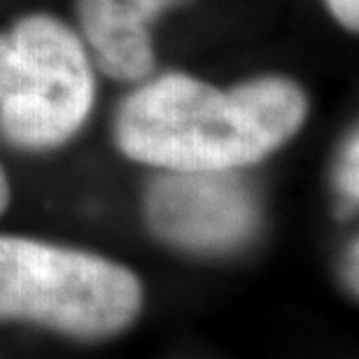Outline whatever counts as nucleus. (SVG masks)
Instances as JSON below:
<instances>
[{"mask_svg": "<svg viewBox=\"0 0 359 359\" xmlns=\"http://www.w3.org/2000/svg\"><path fill=\"white\" fill-rule=\"evenodd\" d=\"M306 112L301 89L280 77L222 91L163 75L124 100L117 142L126 156L166 170H233L292 138Z\"/></svg>", "mask_w": 359, "mask_h": 359, "instance_id": "obj_1", "label": "nucleus"}, {"mask_svg": "<svg viewBox=\"0 0 359 359\" xmlns=\"http://www.w3.org/2000/svg\"><path fill=\"white\" fill-rule=\"evenodd\" d=\"M142 290L131 271L96 255L0 236V320H28L80 339L131 325Z\"/></svg>", "mask_w": 359, "mask_h": 359, "instance_id": "obj_2", "label": "nucleus"}, {"mask_svg": "<svg viewBox=\"0 0 359 359\" xmlns=\"http://www.w3.org/2000/svg\"><path fill=\"white\" fill-rule=\"evenodd\" d=\"M93 77L77 35L52 17L0 35V131L21 147H56L80 131Z\"/></svg>", "mask_w": 359, "mask_h": 359, "instance_id": "obj_3", "label": "nucleus"}, {"mask_svg": "<svg viewBox=\"0 0 359 359\" xmlns=\"http://www.w3.org/2000/svg\"><path fill=\"white\" fill-rule=\"evenodd\" d=\"M149 226L187 250H233L257 229L252 194L231 170H168L147 191Z\"/></svg>", "mask_w": 359, "mask_h": 359, "instance_id": "obj_4", "label": "nucleus"}, {"mask_svg": "<svg viewBox=\"0 0 359 359\" xmlns=\"http://www.w3.org/2000/svg\"><path fill=\"white\" fill-rule=\"evenodd\" d=\"M173 3L180 0H77L100 68L114 80H142L154 66L149 24Z\"/></svg>", "mask_w": 359, "mask_h": 359, "instance_id": "obj_5", "label": "nucleus"}, {"mask_svg": "<svg viewBox=\"0 0 359 359\" xmlns=\"http://www.w3.org/2000/svg\"><path fill=\"white\" fill-rule=\"evenodd\" d=\"M339 182L343 194L350 201H357L359 196V142L357 135H353L346 147V154H343L341 168H339Z\"/></svg>", "mask_w": 359, "mask_h": 359, "instance_id": "obj_6", "label": "nucleus"}, {"mask_svg": "<svg viewBox=\"0 0 359 359\" xmlns=\"http://www.w3.org/2000/svg\"><path fill=\"white\" fill-rule=\"evenodd\" d=\"M327 5L332 7V12L343 26L348 28L359 26V0H327Z\"/></svg>", "mask_w": 359, "mask_h": 359, "instance_id": "obj_7", "label": "nucleus"}, {"mask_svg": "<svg viewBox=\"0 0 359 359\" xmlns=\"http://www.w3.org/2000/svg\"><path fill=\"white\" fill-rule=\"evenodd\" d=\"M357 243L353 245V252H350V262H348V280L353 283V290H357V283H359V278H357Z\"/></svg>", "mask_w": 359, "mask_h": 359, "instance_id": "obj_8", "label": "nucleus"}, {"mask_svg": "<svg viewBox=\"0 0 359 359\" xmlns=\"http://www.w3.org/2000/svg\"><path fill=\"white\" fill-rule=\"evenodd\" d=\"M7 203H10V187H7V177L0 168V212L5 210Z\"/></svg>", "mask_w": 359, "mask_h": 359, "instance_id": "obj_9", "label": "nucleus"}]
</instances>
